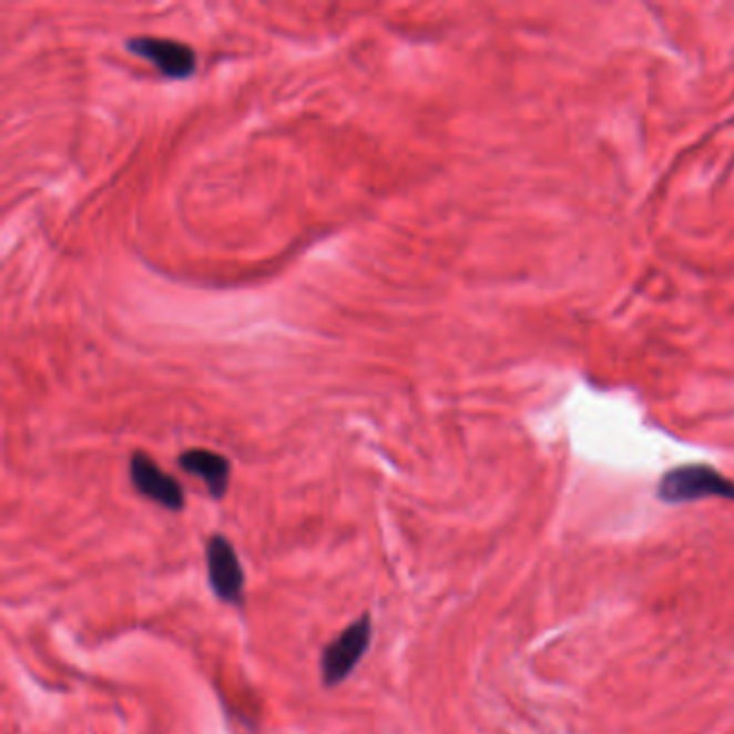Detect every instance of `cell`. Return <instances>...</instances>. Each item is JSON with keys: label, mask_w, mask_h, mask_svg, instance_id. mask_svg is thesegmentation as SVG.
Masks as SVG:
<instances>
[{"label": "cell", "mask_w": 734, "mask_h": 734, "mask_svg": "<svg viewBox=\"0 0 734 734\" xmlns=\"http://www.w3.org/2000/svg\"><path fill=\"white\" fill-rule=\"evenodd\" d=\"M180 468L201 478L214 500H222L231 482V461L207 448H190L180 455Z\"/></svg>", "instance_id": "cell-6"}, {"label": "cell", "mask_w": 734, "mask_h": 734, "mask_svg": "<svg viewBox=\"0 0 734 734\" xmlns=\"http://www.w3.org/2000/svg\"><path fill=\"white\" fill-rule=\"evenodd\" d=\"M130 478L134 489L151 502L164 507L166 511H182L185 493L182 482L166 475L147 452H134L130 459Z\"/></svg>", "instance_id": "cell-4"}, {"label": "cell", "mask_w": 734, "mask_h": 734, "mask_svg": "<svg viewBox=\"0 0 734 734\" xmlns=\"http://www.w3.org/2000/svg\"><path fill=\"white\" fill-rule=\"evenodd\" d=\"M207 582L222 603L233 608L246 605V573L244 564L224 534H212L205 543Z\"/></svg>", "instance_id": "cell-3"}, {"label": "cell", "mask_w": 734, "mask_h": 734, "mask_svg": "<svg viewBox=\"0 0 734 734\" xmlns=\"http://www.w3.org/2000/svg\"><path fill=\"white\" fill-rule=\"evenodd\" d=\"M125 45L132 54L147 59L166 78L184 80L196 72V52L182 41L141 35L128 39Z\"/></svg>", "instance_id": "cell-5"}, {"label": "cell", "mask_w": 734, "mask_h": 734, "mask_svg": "<svg viewBox=\"0 0 734 734\" xmlns=\"http://www.w3.org/2000/svg\"><path fill=\"white\" fill-rule=\"evenodd\" d=\"M657 498L665 504H687L704 498L734 500V480L711 466H681L661 477Z\"/></svg>", "instance_id": "cell-1"}, {"label": "cell", "mask_w": 734, "mask_h": 734, "mask_svg": "<svg viewBox=\"0 0 734 734\" xmlns=\"http://www.w3.org/2000/svg\"><path fill=\"white\" fill-rule=\"evenodd\" d=\"M373 640V621L365 612L360 619L347 624L330 644L322 651V681L326 687H338L345 683L351 672L358 667L360 660L367 655Z\"/></svg>", "instance_id": "cell-2"}]
</instances>
